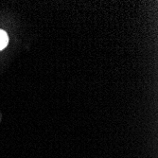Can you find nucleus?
Masks as SVG:
<instances>
[{"label":"nucleus","mask_w":158,"mask_h":158,"mask_svg":"<svg viewBox=\"0 0 158 158\" xmlns=\"http://www.w3.org/2000/svg\"><path fill=\"white\" fill-rule=\"evenodd\" d=\"M8 43H9V36H8V34L4 31L0 30V50L4 49L7 47Z\"/></svg>","instance_id":"1"}]
</instances>
